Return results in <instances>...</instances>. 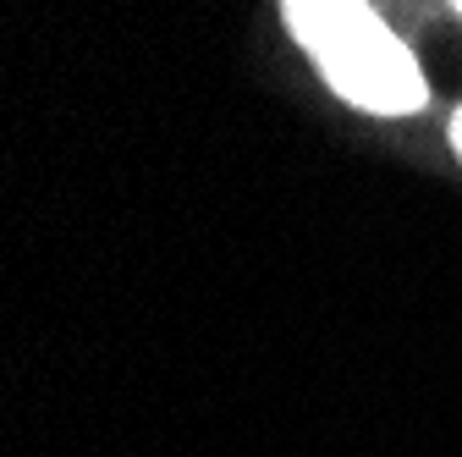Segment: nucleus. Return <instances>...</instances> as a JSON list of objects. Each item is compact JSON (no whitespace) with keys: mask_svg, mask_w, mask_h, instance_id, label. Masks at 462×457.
<instances>
[{"mask_svg":"<svg viewBox=\"0 0 462 457\" xmlns=\"http://www.w3.org/2000/svg\"><path fill=\"white\" fill-rule=\"evenodd\" d=\"M275 12L336 105L369 122H413L430 110L435 83L419 50L374 0H275Z\"/></svg>","mask_w":462,"mask_h":457,"instance_id":"f257e3e1","label":"nucleus"},{"mask_svg":"<svg viewBox=\"0 0 462 457\" xmlns=\"http://www.w3.org/2000/svg\"><path fill=\"white\" fill-rule=\"evenodd\" d=\"M446 149H451V160L462 165V99L451 105V117H446Z\"/></svg>","mask_w":462,"mask_h":457,"instance_id":"f03ea898","label":"nucleus"},{"mask_svg":"<svg viewBox=\"0 0 462 457\" xmlns=\"http://www.w3.org/2000/svg\"><path fill=\"white\" fill-rule=\"evenodd\" d=\"M446 6H451V12H457V17H462V0H446Z\"/></svg>","mask_w":462,"mask_h":457,"instance_id":"7ed1b4c3","label":"nucleus"}]
</instances>
